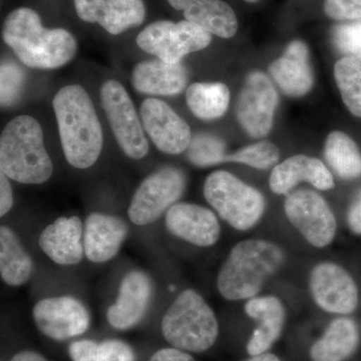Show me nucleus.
<instances>
[{
	"mask_svg": "<svg viewBox=\"0 0 361 361\" xmlns=\"http://www.w3.org/2000/svg\"><path fill=\"white\" fill-rule=\"evenodd\" d=\"M2 37L21 63L32 68H58L70 63L77 40L63 28L42 26L39 14L28 7L14 9L4 21Z\"/></svg>",
	"mask_w": 361,
	"mask_h": 361,
	"instance_id": "obj_1",
	"label": "nucleus"
},
{
	"mask_svg": "<svg viewBox=\"0 0 361 361\" xmlns=\"http://www.w3.org/2000/svg\"><path fill=\"white\" fill-rule=\"evenodd\" d=\"M52 106L66 161L75 168L92 167L103 149V130L89 94L82 85H66Z\"/></svg>",
	"mask_w": 361,
	"mask_h": 361,
	"instance_id": "obj_2",
	"label": "nucleus"
},
{
	"mask_svg": "<svg viewBox=\"0 0 361 361\" xmlns=\"http://www.w3.org/2000/svg\"><path fill=\"white\" fill-rule=\"evenodd\" d=\"M285 261L286 254L274 242L265 239L240 241L221 265L218 291L228 301L249 300L259 295Z\"/></svg>",
	"mask_w": 361,
	"mask_h": 361,
	"instance_id": "obj_3",
	"label": "nucleus"
},
{
	"mask_svg": "<svg viewBox=\"0 0 361 361\" xmlns=\"http://www.w3.org/2000/svg\"><path fill=\"white\" fill-rule=\"evenodd\" d=\"M0 169L21 184H42L51 177L54 165L35 118L20 116L7 123L0 137Z\"/></svg>",
	"mask_w": 361,
	"mask_h": 361,
	"instance_id": "obj_4",
	"label": "nucleus"
},
{
	"mask_svg": "<svg viewBox=\"0 0 361 361\" xmlns=\"http://www.w3.org/2000/svg\"><path fill=\"white\" fill-rule=\"evenodd\" d=\"M161 334L173 348L187 353H203L217 341L219 323L201 294L186 289L166 311Z\"/></svg>",
	"mask_w": 361,
	"mask_h": 361,
	"instance_id": "obj_5",
	"label": "nucleus"
},
{
	"mask_svg": "<svg viewBox=\"0 0 361 361\" xmlns=\"http://www.w3.org/2000/svg\"><path fill=\"white\" fill-rule=\"evenodd\" d=\"M204 197L221 219L237 231L257 226L265 213L264 196L227 171H215L207 177Z\"/></svg>",
	"mask_w": 361,
	"mask_h": 361,
	"instance_id": "obj_6",
	"label": "nucleus"
},
{
	"mask_svg": "<svg viewBox=\"0 0 361 361\" xmlns=\"http://www.w3.org/2000/svg\"><path fill=\"white\" fill-rule=\"evenodd\" d=\"M211 42L210 32L188 20L155 21L137 37V44L142 51L169 63H180L187 54L206 49Z\"/></svg>",
	"mask_w": 361,
	"mask_h": 361,
	"instance_id": "obj_7",
	"label": "nucleus"
},
{
	"mask_svg": "<svg viewBox=\"0 0 361 361\" xmlns=\"http://www.w3.org/2000/svg\"><path fill=\"white\" fill-rule=\"evenodd\" d=\"M284 213L304 240L315 248H325L336 238V215L317 192L301 189L289 193L284 201Z\"/></svg>",
	"mask_w": 361,
	"mask_h": 361,
	"instance_id": "obj_8",
	"label": "nucleus"
},
{
	"mask_svg": "<svg viewBox=\"0 0 361 361\" xmlns=\"http://www.w3.org/2000/svg\"><path fill=\"white\" fill-rule=\"evenodd\" d=\"M186 177L177 168L166 167L148 176L135 192L128 215L130 222L146 226L155 222L177 204L186 189Z\"/></svg>",
	"mask_w": 361,
	"mask_h": 361,
	"instance_id": "obj_9",
	"label": "nucleus"
},
{
	"mask_svg": "<svg viewBox=\"0 0 361 361\" xmlns=\"http://www.w3.org/2000/svg\"><path fill=\"white\" fill-rule=\"evenodd\" d=\"M101 101L118 146L129 158L141 160L148 154L149 144L127 90L115 80H106Z\"/></svg>",
	"mask_w": 361,
	"mask_h": 361,
	"instance_id": "obj_10",
	"label": "nucleus"
},
{
	"mask_svg": "<svg viewBox=\"0 0 361 361\" xmlns=\"http://www.w3.org/2000/svg\"><path fill=\"white\" fill-rule=\"evenodd\" d=\"M308 286L317 307L330 314L348 315L358 305V288L345 268L322 261L311 269Z\"/></svg>",
	"mask_w": 361,
	"mask_h": 361,
	"instance_id": "obj_11",
	"label": "nucleus"
},
{
	"mask_svg": "<svg viewBox=\"0 0 361 361\" xmlns=\"http://www.w3.org/2000/svg\"><path fill=\"white\" fill-rule=\"evenodd\" d=\"M278 102L279 97L269 78L253 71L247 78L237 103L240 125L251 137H264L272 129Z\"/></svg>",
	"mask_w": 361,
	"mask_h": 361,
	"instance_id": "obj_12",
	"label": "nucleus"
},
{
	"mask_svg": "<svg viewBox=\"0 0 361 361\" xmlns=\"http://www.w3.org/2000/svg\"><path fill=\"white\" fill-rule=\"evenodd\" d=\"M33 319L45 336L54 341H66L82 336L90 327L87 307L71 296L42 299L33 307Z\"/></svg>",
	"mask_w": 361,
	"mask_h": 361,
	"instance_id": "obj_13",
	"label": "nucleus"
},
{
	"mask_svg": "<svg viewBox=\"0 0 361 361\" xmlns=\"http://www.w3.org/2000/svg\"><path fill=\"white\" fill-rule=\"evenodd\" d=\"M142 127L163 153L179 155L191 142L189 125L168 104L149 97L141 106Z\"/></svg>",
	"mask_w": 361,
	"mask_h": 361,
	"instance_id": "obj_14",
	"label": "nucleus"
},
{
	"mask_svg": "<svg viewBox=\"0 0 361 361\" xmlns=\"http://www.w3.org/2000/svg\"><path fill=\"white\" fill-rule=\"evenodd\" d=\"M166 228L173 236L192 245L211 247L219 241L221 225L216 214L206 207L177 203L166 213Z\"/></svg>",
	"mask_w": 361,
	"mask_h": 361,
	"instance_id": "obj_15",
	"label": "nucleus"
},
{
	"mask_svg": "<svg viewBox=\"0 0 361 361\" xmlns=\"http://www.w3.org/2000/svg\"><path fill=\"white\" fill-rule=\"evenodd\" d=\"M73 4L80 20L97 23L114 35L141 25L146 18L142 0H73Z\"/></svg>",
	"mask_w": 361,
	"mask_h": 361,
	"instance_id": "obj_16",
	"label": "nucleus"
},
{
	"mask_svg": "<svg viewBox=\"0 0 361 361\" xmlns=\"http://www.w3.org/2000/svg\"><path fill=\"white\" fill-rule=\"evenodd\" d=\"M152 296V282L146 273L130 271L123 277L116 302L106 312L111 326L118 330L132 329L146 315Z\"/></svg>",
	"mask_w": 361,
	"mask_h": 361,
	"instance_id": "obj_17",
	"label": "nucleus"
},
{
	"mask_svg": "<svg viewBox=\"0 0 361 361\" xmlns=\"http://www.w3.org/2000/svg\"><path fill=\"white\" fill-rule=\"evenodd\" d=\"M246 315L258 323L247 343L250 356L268 353L281 336L287 319L286 308L274 295L255 296L244 305Z\"/></svg>",
	"mask_w": 361,
	"mask_h": 361,
	"instance_id": "obj_18",
	"label": "nucleus"
},
{
	"mask_svg": "<svg viewBox=\"0 0 361 361\" xmlns=\"http://www.w3.org/2000/svg\"><path fill=\"white\" fill-rule=\"evenodd\" d=\"M308 182L320 191L334 187V176L322 161L313 157L295 155L273 168L269 187L273 193L288 195L299 183Z\"/></svg>",
	"mask_w": 361,
	"mask_h": 361,
	"instance_id": "obj_19",
	"label": "nucleus"
},
{
	"mask_svg": "<svg viewBox=\"0 0 361 361\" xmlns=\"http://www.w3.org/2000/svg\"><path fill=\"white\" fill-rule=\"evenodd\" d=\"M84 228L80 218L61 217L40 234L39 245L59 265L78 264L84 257Z\"/></svg>",
	"mask_w": 361,
	"mask_h": 361,
	"instance_id": "obj_20",
	"label": "nucleus"
},
{
	"mask_svg": "<svg viewBox=\"0 0 361 361\" xmlns=\"http://www.w3.org/2000/svg\"><path fill=\"white\" fill-rule=\"evenodd\" d=\"M128 235V226L120 218L103 213H92L85 220V257L94 263H104L115 257Z\"/></svg>",
	"mask_w": 361,
	"mask_h": 361,
	"instance_id": "obj_21",
	"label": "nucleus"
},
{
	"mask_svg": "<svg viewBox=\"0 0 361 361\" xmlns=\"http://www.w3.org/2000/svg\"><path fill=\"white\" fill-rule=\"evenodd\" d=\"M269 73L287 96H305L314 82L307 45L301 40H293L282 56L271 63Z\"/></svg>",
	"mask_w": 361,
	"mask_h": 361,
	"instance_id": "obj_22",
	"label": "nucleus"
},
{
	"mask_svg": "<svg viewBox=\"0 0 361 361\" xmlns=\"http://www.w3.org/2000/svg\"><path fill=\"white\" fill-rule=\"evenodd\" d=\"M177 11L184 13L190 23L201 26L211 35L223 39L234 37L238 20L232 7L222 0H167Z\"/></svg>",
	"mask_w": 361,
	"mask_h": 361,
	"instance_id": "obj_23",
	"label": "nucleus"
},
{
	"mask_svg": "<svg viewBox=\"0 0 361 361\" xmlns=\"http://www.w3.org/2000/svg\"><path fill=\"white\" fill-rule=\"evenodd\" d=\"M187 73L180 63H169L161 59L137 63L132 73V84L142 94L175 96L184 90Z\"/></svg>",
	"mask_w": 361,
	"mask_h": 361,
	"instance_id": "obj_24",
	"label": "nucleus"
},
{
	"mask_svg": "<svg viewBox=\"0 0 361 361\" xmlns=\"http://www.w3.org/2000/svg\"><path fill=\"white\" fill-rule=\"evenodd\" d=\"M360 344V332L355 320L341 316L332 320L322 336L312 344V361H345Z\"/></svg>",
	"mask_w": 361,
	"mask_h": 361,
	"instance_id": "obj_25",
	"label": "nucleus"
},
{
	"mask_svg": "<svg viewBox=\"0 0 361 361\" xmlns=\"http://www.w3.org/2000/svg\"><path fill=\"white\" fill-rule=\"evenodd\" d=\"M32 258L13 230L0 228V275L9 286H21L32 274Z\"/></svg>",
	"mask_w": 361,
	"mask_h": 361,
	"instance_id": "obj_26",
	"label": "nucleus"
},
{
	"mask_svg": "<svg viewBox=\"0 0 361 361\" xmlns=\"http://www.w3.org/2000/svg\"><path fill=\"white\" fill-rule=\"evenodd\" d=\"M186 101L197 118L216 120L228 110L230 90L222 82H195L187 89Z\"/></svg>",
	"mask_w": 361,
	"mask_h": 361,
	"instance_id": "obj_27",
	"label": "nucleus"
},
{
	"mask_svg": "<svg viewBox=\"0 0 361 361\" xmlns=\"http://www.w3.org/2000/svg\"><path fill=\"white\" fill-rule=\"evenodd\" d=\"M327 164L344 180L361 177V153L355 141L345 133H330L324 146Z\"/></svg>",
	"mask_w": 361,
	"mask_h": 361,
	"instance_id": "obj_28",
	"label": "nucleus"
},
{
	"mask_svg": "<svg viewBox=\"0 0 361 361\" xmlns=\"http://www.w3.org/2000/svg\"><path fill=\"white\" fill-rule=\"evenodd\" d=\"M342 101L353 116L361 118V58L344 56L334 66Z\"/></svg>",
	"mask_w": 361,
	"mask_h": 361,
	"instance_id": "obj_29",
	"label": "nucleus"
},
{
	"mask_svg": "<svg viewBox=\"0 0 361 361\" xmlns=\"http://www.w3.org/2000/svg\"><path fill=\"white\" fill-rule=\"evenodd\" d=\"M187 158L192 165L205 168L227 161L228 154L225 142L220 137L199 134L192 137L187 149Z\"/></svg>",
	"mask_w": 361,
	"mask_h": 361,
	"instance_id": "obj_30",
	"label": "nucleus"
},
{
	"mask_svg": "<svg viewBox=\"0 0 361 361\" xmlns=\"http://www.w3.org/2000/svg\"><path fill=\"white\" fill-rule=\"evenodd\" d=\"M279 158V149L273 142H260L228 155L227 161L243 164L257 170H268L276 165Z\"/></svg>",
	"mask_w": 361,
	"mask_h": 361,
	"instance_id": "obj_31",
	"label": "nucleus"
},
{
	"mask_svg": "<svg viewBox=\"0 0 361 361\" xmlns=\"http://www.w3.org/2000/svg\"><path fill=\"white\" fill-rule=\"evenodd\" d=\"M332 37L337 49L342 54L361 58V20L336 25Z\"/></svg>",
	"mask_w": 361,
	"mask_h": 361,
	"instance_id": "obj_32",
	"label": "nucleus"
},
{
	"mask_svg": "<svg viewBox=\"0 0 361 361\" xmlns=\"http://www.w3.org/2000/svg\"><path fill=\"white\" fill-rule=\"evenodd\" d=\"M25 75L20 66L13 61L1 65V104L11 106L20 97Z\"/></svg>",
	"mask_w": 361,
	"mask_h": 361,
	"instance_id": "obj_33",
	"label": "nucleus"
},
{
	"mask_svg": "<svg viewBox=\"0 0 361 361\" xmlns=\"http://www.w3.org/2000/svg\"><path fill=\"white\" fill-rule=\"evenodd\" d=\"M324 13L336 20H361V0H325Z\"/></svg>",
	"mask_w": 361,
	"mask_h": 361,
	"instance_id": "obj_34",
	"label": "nucleus"
},
{
	"mask_svg": "<svg viewBox=\"0 0 361 361\" xmlns=\"http://www.w3.org/2000/svg\"><path fill=\"white\" fill-rule=\"evenodd\" d=\"M96 361H135V353L126 342L111 339L99 343Z\"/></svg>",
	"mask_w": 361,
	"mask_h": 361,
	"instance_id": "obj_35",
	"label": "nucleus"
},
{
	"mask_svg": "<svg viewBox=\"0 0 361 361\" xmlns=\"http://www.w3.org/2000/svg\"><path fill=\"white\" fill-rule=\"evenodd\" d=\"M99 343L92 341L73 342L68 348V355L73 361H96Z\"/></svg>",
	"mask_w": 361,
	"mask_h": 361,
	"instance_id": "obj_36",
	"label": "nucleus"
},
{
	"mask_svg": "<svg viewBox=\"0 0 361 361\" xmlns=\"http://www.w3.org/2000/svg\"><path fill=\"white\" fill-rule=\"evenodd\" d=\"M9 178L4 173H0V215H6L13 205V189Z\"/></svg>",
	"mask_w": 361,
	"mask_h": 361,
	"instance_id": "obj_37",
	"label": "nucleus"
},
{
	"mask_svg": "<svg viewBox=\"0 0 361 361\" xmlns=\"http://www.w3.org/2000/svg\"><path fill=\"white\" fill-rule=\"evenodd\" d=\"M149 361H195L187 351L175 348H163L157 351Z\"/></svg>",
	"mask_w": 361,
	"mask_h": 361,
	"instance_id": "obj_38",
	"label": "nucleus"
},
{
	"mask_svg": "<svg viewBox=\"0 0 361 361\" xmlns=\"http://www.w3.org/2000/svg\"><path fill=\"white\" fill-rule=\"evenodd\" d=\"M348 225L355 234L361 235V190L349 206Z\"/></svg>",
	"mask_w": 361,
	"mask_h": 361,
	"instance_id": "obj_39",
	"label": "nucleus"
},
{
	"mask_svg": "<svg viewBox=\"0 0 361 361\" xmlns=\"http://www.w3.org/2000/svg\"><path fill=\"white\" fill-rule=\"evenodd\" d=\"M11 361H47L44 356L40 355L39 353H35V351L25 350L21 351L13 356V360Z\"/></svg>",
	"mask_w": 361,
	"mask_h": 361,
	"instance_id": "obj_40",
	"label": "nucleus"
},
{
	"mask_svg": "<svg viewBox=\"0 0 361 361\" xmlns=\"http://www.w3.org/2000/svg\"><path fill=\"white\" fill-rule=\"evenodd\" d=\"M244 361H281L278 356L273 353H265L261 355L250 356L248 360Z\"/></svg>",
	"mask_w": 361,
	"mask_h": 361,
	"instance_id": "obj_41",
	"label": "nucleus"
},
{
	"mask_svg": "<svg viewBox=\"0 0 361 361\" xmlns=\"http://www.w3.org/2000/svg\"><path fill=\"white\" fill-rule=\"evenodd\" d=\"M246 2H249V4H254V2H257L259 0H245Z\"/></svg>",
	"mask_w": 361,
	"mask_h": 361,
	"instance_id": "obj_42",
	"label": "nucleus"
}]
</instances>
